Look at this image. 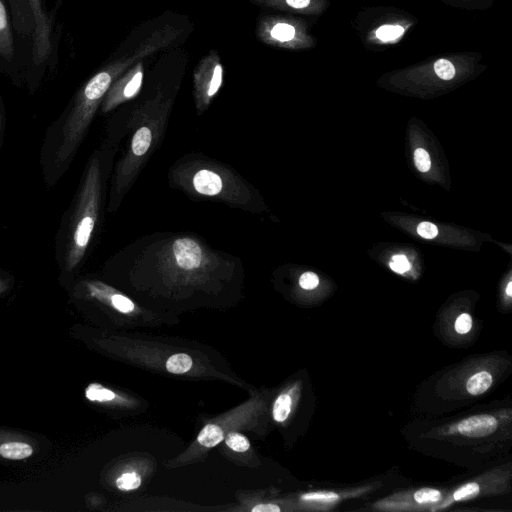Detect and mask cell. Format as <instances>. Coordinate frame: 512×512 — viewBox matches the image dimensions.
<instances>
[{
  "label": "cell",
  "mask_w": 512,
  "mask_h": 512,
  "mask_svg": "<svg viewBox=\"0 0 512 512\" xmlns=\"http://www.w3.org/2000/svg\"><path fill=\"white\" fill-rule=\"evenodd\" d=\"M498 427V420L492 415H476L462 419L451 426L449 433L468 437H483L492 434Z\"/></svg>",
  "instance_id": "obj_8"
},
{
  "label": "cell",
  "mask_w": 512,
  "mask_h": 512,
  "mask_svg": "<svg viewBox=\"0 0 512 512\" xmlns=\"http://www.w3.org/2000/svg\"><path fill=\"white\" fill-rule=\"evenodd\" d=\"M0 55L8 61L14 55L9 18L3 0H0Z\"/></svg>",
  "instance_id": "obj_11"
},
{
  "label": "cell",
  "mask_w": 512,
  "mask_h": 512,
  "mask_svg": "<svg viewBox=\"0 0 512 512\" xmlns=\"http://www.w3.org/2000/svg\"><path fill=\"white\" fill-rule=\"evenodd\" d=\"M473 325L472 317L468 313L460 314L455 321V330L459 334L468 333Z\"/></svg>",
  "instance_id": "obj_25"
},
{
  "label": "cell",
  "mask_w": 512,
  "mask_h": 512,
  "mask_svg": "<svg viewBox=\"0 0 512 512\" xmlns=\"http://www.w3.org/2000/svg\"><path fill=\"white\" fill-rule=\"evenodd\" d=\"M224 439L222 429L215 424H208L200 431L197 441L204 447L211 448L216 446Z\"/></svg>",
  "instance_id": "obj_14"
},
{
  "label": "cell",
  "mask_w": 512,
  "mask_h": 512,
  "mask_svg": "<svg viewBox=\"0 0 512 512\" xmlns=\"http://www.w3.org/2000/svg\"><path fill=\"white\" fill-rule=\"evenodd\" d=\"M404 29L400 25H384L378 28L376 36L382 41L395 40L400 37Z\"/></svg>",
  "instance_id": "obj_22"
},
{
  "label": "cell",
  "mask_w": 512,
  "mask_h": 512,
  "mask_svg": "<svg viewBox=\"0 0 512 512\" xmlns=\"http://www.w3.org/2000/svg\"><path fill=\"white\" fill-rule=\"evenodd\" d=\"M220 260L197 239L179 237L160 253L158 264L172 274L198 276L212 271Z\"/></svg>",
  "instance_id": "obj_4"
},
{
  "label": "cell",
  "mask_w": 512,
  "mask_h": 512,
  "mask_svg": "<svg viewBox=\"0 0 512 512\" xmlns=\"http://www.w3.org/2000/svg\"><path fill=\"white\" fill-rule=\"evenodd\" d=\"M253 512H279L280 508L275 504H257L252 508Z\"/></svg>",
  "instance_id": "obj_30"
},
{
  "label": "cell",
  "mask_w": 512,
  "mask_h": 512,
  "mask_svg": "<svg viewBox=\"0 0 512 512\" xmlns=\"http://www.w3.org/2000/svg\"><path fill=\"white\" fill-rule=\"evenodd\" d=\"M88 287L93 295H104L109 297L111 305L122 313H129L134 310V303L126 296L112 292L110 287L100 282H91Z\"/></svg>",
  "instance_id": "obj_10"
},
{
  "label": "cell",
  "mask_w": 512,
  "mask_h": 512,
  "mask_svg": "<svg viewBox=\"0 0 512 512\" xmlns=\"http://www.w3.org/2000/svg\"><path fill=\"white\" fill-rule=\"evenodd\" d=\"M303 500H314L322 502L334 501L338 498V495L333 492H313L302 495Z\"/></svg>",
  "instance_id": "obj_27"
},
{
  "label": "cell",
  "mask_w": 512,
  "mask_h": 512,
  "mask_svg": "<svg viewBox=\"0 0 512 512\" xmlns=\"http://www.w3.org/2000/svg\"><path fill=\"white\" fill-rule=\"evenodd\" d=\"M192 367V359L185 353L170 356L166 362V369L173 374H183Z\"/></svg>",
  "instance_id": "obj_15"
},
{
  "label": "cell",
  "mask_w": 512,
  "mask_h": 512,
  "mask_svg": "<svg viewBox=\"0 0 512 512\" xmlns=\"http://www.w3.org/2000/svg\"><path fill=\"white\" fill-rule=\"evenodd\" d=\"M418 504H433L442 499V492L434 488H422L413 494Z\"/></svg>",
  "instance_id": "obj_17"
},
{
  "label": "cell",
  "mask_w": 512,
  "mask_h": 512,
  "mask_svg": "<svg viewBox=\"0 0 512 512\" xmlns=\"http://www.w3.org/2000/svg\"><path fill=\"white\" fill-rule=\"evenodd\" d=\"M292 405L291 396L288 393L280 394L273 405V418L276 422H283L290 414Z\"/></svg>",
  "instance_id": "obj_16"
},
{
  "label": "cell",
  "mask_w": 512,
  "mask_h": 512,
  "mask_svg": "<svg viewBox=\"0 0 512 512\" xmlns=\"http://www.w3.org/2000/svg\"><path fill=\"white\" fill-rule=\"evenodd\" d=\"M319 284L318 276L313 272H305L299 278V285L305 290H311Z\"/></svg>",
  "instance_id": "obj_26"
},
{
  "label": "cell",
  "mask_w": 512,
  "mask_h": 512,
  "mask_svg": "<svg viewBox=\"0 0 512 512\" xmlns=\"http://www.w3.org/2000/svg\"><path fill=\"white\" fill-rule=\"evenodd\" d=\"M492 384V376L487 371H480L472 375L466 383V389L471 395H480L488 390Z\"/></svg>",
  "instance_id": "obj_13"
},
{
  "label": "cell",
  "mask_w": 512,
  "mask_h": 512,
  "mask_svg": "<svg viewBox=\"0 0 512 512\" xmlns=\"http://www.w3.org/2000/svg\"><path fill=\"white\" fill-rule=\"evenodd\" d=\"M480 492V486L479 484L475 482H468L459 487L454 493L452 494V500L453 501H462L466 500L472 497H475Z\"/></svg>",
  "instance_id": "obj_20"
},
{
  "label": "cell",
  "mask_w": 512,
  "mask_h": 512,
  "mask_svg": "<svg viewBox=\"0 0 512 512\" xmlns=\"http://www.w3.org/2000/svg\"><path fill=\"white\" fill-rule=\"evenodd\" d=\"M86 397L91 401H111L116 395L99 384H91L86 390Z\"/></svg>",
  "instance_id": "obj_18"
},
{
  "label": "cell",
  "mask_w": 512,
  "mask_h": 512,
  "mask_svg": "<svg viewBox=\"0 0 512 512\" xmlns=\"http://www.w3.org/2000/svg\"><path fill=\"white\" fill-rule=\"evenodd\" d=\"M101 198V169L97 156L87 166L70 227L66 268L74 269L83 259L97 222Z\"/></svg>",
  "instance_id": "obj_3"
},
{
  "label": "cell",
  "mask_w": 512,
  "mask_h": 512,
  "mask_svg": "<svg viewBox=\"0 0 512 512\" xmlns=\"http://www.w3.org/2000/svg\"><path fill=\"white\" fill-rule=\"evenodd\" d=\"M434 71L443 80H450L455 75V68L446 59H439L434 64Z\"/></svg>",
  "instance_id": "obj_23"
},
{
  "label": "cell",
  "mask_w": 512,
  "mask_h": 512,
  "mask_svg": "<svg viewBox=\"0 0 512 512\" xmlns=\"http://www.w3.org/2000/svg\"><path fill=\"white\" fill-rule=\"evenodd\" d=\"M193 189L204 196H217L224 189L223 177L213 169L202 168L197 170L192 177Z\"/></svg>",
  "instance_id": "obj_9"
},
{
  "label": "cell",
  "mask_w": 512,
  "mask_h": 512,
  "mask_svg": "<svg viewBox=\"0 0 512 512\" xmlns=\"http://www.w3.org/2000/svg\"><path fill=\"white\" fill-rule=\"evenodd\" d=\"M143 77V62L137 61L133 67L112 83L100 105L102 112L107 113L136 97L140 92Z\"/></svg>",
  "instance_id": "obj_6"
},
{
  "label": "cell",
  "mask_w": 512,
  "mask_h": 512,
  "mask_svg": "<svg viewBox=\"0 0 512 512\" xmlns=\"http://www.w3.org/2000/svg\"><path fill=\"white\" fill-rule=\"evenodd\" d=\"M222 82L223 66L220 56L215 50H211L201 59L193 75L195 105L199 113L209 107Z\"/></svg>",
  "instance_id": "obj_5"
},
{
  "label": "cell",
  "mask_w": 512,
  "mask_h": 512,
  "mask_svg": "<svg viewBox=\"0 0 512 512\" xmlns=\"http://www.w3.org/2000/svg\"><path fill=\"white\" fill-rule=\"evenodd\" d=\"M418 234L426 239H432L437 236V227L430 222H421L417 227Z\"/></svg>",
  "instance_id": "obj_29"
},
{
  "label": "cell",
  "mask_w": 512,
  "mask_h": 512,
  "mask_svg": "<svg viewBox=\"0 0 512 512\" xmlns=\"http://www.w3.org/2000/svg\"><path fill=\"white\" fill-rule=\"evenodd\" d=\"M1 125V124H0Z\"/></svg>",
  "instance_id": "obj_32"
},
{
  "label": "cell",
  "mask_w": 512,
  "mask_h": 512,
  "mask_svg": "<svg viewBox=\"0 0 512 512\" xmlns=\"http://www.w3.org/2000/svg\"><path fill=\"white\" fill-rule=\"evenodd\" d=\"M116 485L120 490H134L141 485V478L135 472H127L116 480Z\"/></svg>",
  "instance_id": "obj_21"
},
{
  "label": "cell",
  "mask_w": 512,
  "mask_h": 512,
  "mask_svg": "<svg viewBox=\"0 0 512 512\" xmlns=\"http://www.w3.org/2000/svg\"><path fill=\"white\" fill-rule=\"evenodd\" d=\"M414 160H415L416 167L421 172H426L429 170V168L431 166V161H430L429 154L424 149L418 148L415 150Z\"/></svg>",
  "instance_id": "obj_24"
},
{
  "label": "cell",
  "mask_w": 512,
  "mask_h": 512,
  "mask_svg": "<svg viewBox=\"0 0 512 512\" xmlns=\"http://www.w3.org/2000/svg\"><path fill=\"white\" fill-rule=\"evenodd\" d=\"M506 294L511 297L512 296V282H509L506 288Z\"/></svg>",
  "instance_id": "obj_31"
},
{
  "label": "cell",
  "mask_w": 512,
  "mask_h": 512,
  "mask_svg": "<svg viewBox=\"0 0 512 512\" xmlns=\"http://www.w3.org/2000/svg\"><path fill=\"white\" fill-rule=\"evenodd\" d=\"M179 33V30L170 26L155 31L129 57L115 60L85 83L77 93L73 107L64 122L60 143L55 154L57 166H64L74 156L112 83L132 63L168 46Z\"/></svg>",
  "instance_id": "obj_1"
},
{
  "label": "cell",
  "mask_w": 512,
  "mask_h": 512,
  "mask_svg": "<svg viewBox=\"0 0 512 512\" xmlns=\"http://www.w3.org/2000/svg\"><path fill=\"white\" fill-rule=\"evenodd\" d=\"M172 100L159 91L138 106L128 122L133 135L125 156L118 163L113 179L111 207H116L141 167L160 141L171 110Z\"/></svg>",
  "instance_id": "obj_2"
},
{
  "label": "cell",
  "mask_w": 512,
  "mask_h": 512,
  "mask_svg": "<svg viewBox=\"0 0 512 512\" xmlns=\"http://www.w3.org/2000/svg\"><path fill=\"white\" fill-rule=\"evenodd\" d=\"M226 445L236 452H244L250 448L249 440L237 432L229 433L225 438Z\"/></svg>",
  "instance_id": "obj_19"
},
{
  "label": "cell",
  "mask_w": 512,
  "mask_h": 512,
  "mask_svg": "<svg viewBox=\"0 0 512 512\" xmlns=\"http://www.w3.org/2000/svg\"><path fill=\"white\" fill-rule=\"evenodd\" d=\"M390 267L397 273H404L410 269V263L404 255H395L390 262Z\"/></svg>",
  "instance_id": "obj_28"
},
{
  "label": "cell",
  "mask_w": 512,
  "mask_h": 512,
  "mask_svg": "<svg viewBox=\"0 0 512 512\" xmlns=\"http://www.w3.org/2000/svg\"><path fill=\"white\" fill-rule=\"evenodd\" d=\"M34 20L33 61L42 64L51 52V24L41 0H27Z\"/></svg>",
  "instance_id": "obj_7"
},
{
  "label": "cell",
  "mask_w": 512,
  "mask_h": 512,
  "mask_svg": "<svg viewBox=\"0 0 512 512\" xmlns=\"http://www.w3.org/2000/svg\"><path fill=\"white\" fill-rule=\"evenodd\" d=\"M33 453L30 445L21 442H7L0 446V455L7 459H24Z\"/></svg>",
  "instance_id": "obj_12"
}]
</instances>
